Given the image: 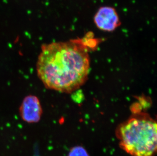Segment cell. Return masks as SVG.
<instances>
[{
  "label": "cell",
  "instance_id": "obj_1",
  "mask_svg": "<svg viewBox=\"0 0 157 156\" xmlns=\"http://www.w3.org/2000/svg\"><path fill=\"white\" fill-rule=\"evenodd\" d=\"M90 68L88 49L80 40L43 44L36 63L37 76L45 87L65 93L84 84Z\"/></svg>",
  "mask_w": 157,
  "mask_h": 156
},
{
  "label": "cell",
  "instance_id": "obj_4",
  "mask_svg": "<svg viewBox=\"0 0 157 156\" xmlns=\"http://www.w3.org/2000/svg\"><path fill=\"white\" fill-rule=\"evenodd\" d=\"M19 110L21 118L28 123L38 122L42 114L40 100L33 95L27 96L24 99Z\"/></svg>",
  "mask_w": 157,
  "mask_h": 156
},
{
  "label": "cell",
  "instance_id": "obj_2",
  "mask_svg": "<svg viewBox=\"0 0 157 156\" xmlns=\"http://www.w3.org/2000/svg\"><path fill=\"white\" fill-rule=\"evenodd\" d=\"M120 147L131 156H155L157 152L156 121L147 113H135L117 127Z\"/></svg>",
  "mask_w": 157,
  "mask_h": 156
},
{
  "label": "cell",
  "instance_id": "obj_3",
  "mask_svg": "<svg viewBox=\"0 0 157 156\" xmlns=\"http://www.w3.org/2000/svg\"><path fill=\"white\" fill-rule=\"evenodd\" d=\"M93 20L98 29L106 32L114 31L121 24L117 10L110 6L99 8L94 16Z\"/></svg>",
  "mask_w": 157,
  "mask_h": 156
},
{
  "label": "cell",
  "instance_id": "obj_5",
  "mask_svg": "<svg viewBox=\"0 0 157 156\" xmlns=\"http://www.w3.org/2000/svg\"><path fill=\"white\" fill-rule=\"evenodd\" d=\"M68 156H89L85 149L82 147H74L69 153Z\"/></svg>",
  "mask_w": 157,
  "mask_h": 156
}]
</instances>
